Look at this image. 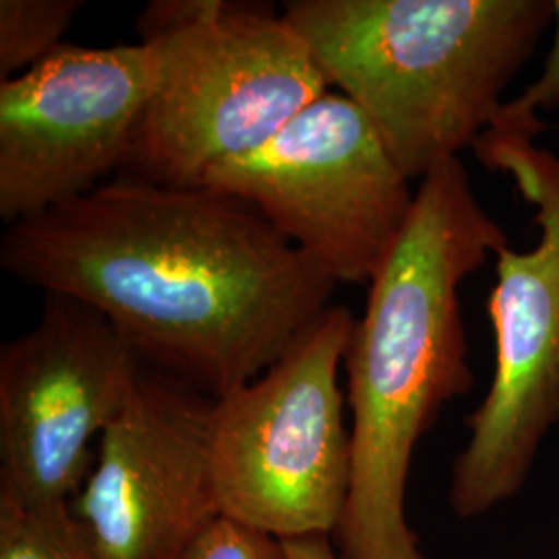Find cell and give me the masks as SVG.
Returning <instances> with one entry per match:
<instances>
[{"mask_svg": "<svg viewBox=\"0 0 559 559\" xmlns=\"http://www.w3.org/2000/svg\"><path fill=\"white\" fill-rule=\"evenodd\" d=\"M214 399L143 362L69 508L98 559H177L221 512L210 440Z\"/></svg>", "mask_w": 559, "mask_h": 559, "instance_id": "cell-10", "label": "cell"}, {"mask_svg": "<svg viewBox=\"0 0 559 559\" xmlns=\"http://www.w3.org/2000/svg\"><path fill=\"white\" fill-rule=\"evenodd\" d=\"M201 185L251 203L336 284H371L417 195L376 124L334 90Z\"/></svg>", "mask_w": 559, "mask_h": 559, "instance_id": "cell-7", "label": "cell"}, {"mask_svg": "<svg viewBox=\"0 0 559 559\" xmlns=\"http://www.w3.org/2000/svg\"><path fill=\"white\" fill-rule=\"evenodd\" d=\"M508 245L464 162L420 179L344 355L353 471L332 537L340 559H429L404 512L411 462L441 408L475 383L460 286Z\"/></svg>", "mask_w": 559, "mask_h": 559, "instance_id": "cell-2", "label": "cell"}, {"mask_svg": "<svg viewBox=\"0 0 559 559\" xmlns=\"http://www.w3.org/2000/svg\"><path fill=\"white\" fill-rule=\"evenodd\" d=\"M0 559H98L69 503H25L0 493Z\"/></svg>", "mask_w": 559, "mask_h": 559, "instance_id": "cell-11", "label": "cell"}, {"mask_svg": "<svg viewBox=\"0 0 559 559\" xmlns=\"http://www.w3.org/2000/svg\"><path fill=\"white\" fill-rule=\"evenodd\" d=\"M141 369L98 309L46 295L38 323L0 348V493L71 503Z\"/></svg>", "mask_w": 559, "mask_h": 559, "instance_id": "cell-8", "label": "cell"}, {"mask_svg": "<svg viewBox=\"0 0 559 559\" xmlns=\"http://www.w3.org/2000/svg\"><path fill=\"white\" fill-rule=\"evenodd\" d=\"M154 87L143 41L60 44L0 80V216L36 218L127 170Z\"/></svg>", "mask_w": 559, "mask_h": 559, "instance_id": "cell-9", "label": "cell"}, {"mask_svg": "<svg viewBox=\"0 0 559 559\" xmlns=\"http://www.w3.org/2000/svg\"><path fill=\"white\" fill-rule=\"evenodd\" d=\"M284 540L290 559H340L338 549L330 535H311Z\"/></svg>", "mask_w": 559, "mask_h": 559, "instance_id": "cell-15", "label": "cell"}, {"mask_svg": "<svg viewBox=\"0 0 559 559\" xmlns=\"http://www.w3.org/2000/svg\"><path fill=\"white\" fill-rule=\"evenodd\" d=\"M177 559H290L286 540L245 520L218 512L189 540Z\"/></svg>", "mask_w": 559, "mask_h": 559, "instance_id": "cell-13", "label": "cell"}, {"mask_svg": "<svg viewBox=\"0 0 559 559\" xmlns=\"http://www.w3.org/2000/svg\"><path fill=\"white\" fill-rule=\"evenodd\" d=\"M0 263L98 309L147 367L214 400L265 373L336 288L251 203L131 175L9 224Z\"/></svg>", "mask_w": 559, "mask_h": 559, "instance_id": "cell-1", "label": "cell"}, {"mask_svg": "<svg viewBox=\"0 0 559 559\" xmlns=\"http://www.w3.org/2000/svg\"><path fill=\"white\" fill-rule=\"evenodd\" d=\"M355 321L348 307L328 305L258 380L214 400L221 512L280 539L334 537L353 471L340 369Z\"/></svg>", "mask_w": 559, "mask_h": 559, "instance_id": "cell-5", "label": "cell"}, {"mask_svg": "<svg viewBox=\"0 0 559 559\" xmlns=\"http://www.w3.org/2000/svg\"><path fill=\"white\" fill-rule=\"evenodd\" d=\"M330 90L376 124L408 179L473 150L554 21V0H290Z\"/></svg>", "mask_w": 559, "mask_h": 559, "instance_id": "cell-3", "label": "cell"}, {"mask_svg": "<svg viewBox=\"0 0 559 559\" xmlns=\"http://www.w3.org/2000/svg\"><path fill=\"white\" fill-rule=\"evenodd\" d=\"M81 7V0H0V80L50 57Z\"/></svg>", "mask_w": 559, "mask_h": 559, "instance_id": "cell-12", "label": "cell"}, {"mask_svg": "<svg viewBox=\"0 0 559 559\" xmlns=\"http://www.w3.org/2000/svg\"><path fill=\"white\" fill-rule=\"evenodd\" d=\"M154 87L127 175L195 187L330 92L307 41L260 2L156 0L138 21Z\"/></svg>", "mask_w": 559, "mask_h": 559, "instance_id": "cell-4", "label": "cell"}, {"mask_svg": "<svg viewBox=\"0 0 559 559\" xmlns=\"http://www.w3.org/2000/svg\"><path fill=\"white\" fill-rule=\"evenodd\" d=\"M554 46L547 55L539 80L531 83L514 100L503 102L498 117L489 124L491 129L535 140L545 129L539 112L559 108V0H554Z\"/></svg>", "mask_w": 559, "mask_h": 559, "instance_id": "cell-14", "label": "cell"}, {"mask_svg": "<svg viewBox=\"0 0 559 559\" xmlns=\"http://www.w3.org/2000/svg\"><path fill=\"white\" fill-rule=\"evenodd\" d=\"M477 160L516 182L535 207L539 242L498 251V282L487 300L496 334V373L468 417L471 438L452 466L450 506L462 519L512 500L559 425V156L535 140L485 129Z\"/></svg>", "mask_w": 559, "mask_h": 559, "instance_id": "cell-6", "label": "cell"}]
</instances>
